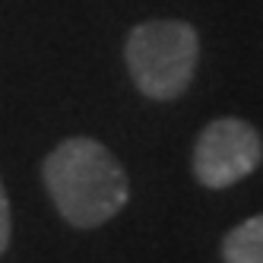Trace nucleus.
Here are the masks:
<instances>
[{"instance_id": "obj_1", "label": "nucleus", "mask_w": 263, "mask_h": 263, "mask_svg": "<svg viewBox=\"0 0 263 263\" xmlns=\"http://www.w3.org/2000/svg\"><path fill=\"white\" fill-rule=\"evenodd\" d=\"M45 191L73 229H99L130 200V181L111 149L92 137L61 140L42 162Z\"/></svg>"}, {"instance_id": "obj_2", "label": "nucleus", "mask_w": 263, "mask_h": 263, "mask_svg": "<svg viewBox=\"0 0 263 263\" xmlns=\"http://www.w3.org/2000/svg\"><path fill=\"white\" fill-rule=\"evenodd\" d=\"M200 58L197 29L184 20H149L130 29L124 61L130 80L146 99L172 102L194 83Z\"/></svg>"}, {"instance_id": "obj_3", "label": "nucleus", "mask_w": 263, "mask_h": 263, "mask_svg": "<svg viewBox=\"0 0 263 263\" xmlns=\"http://www.w3.org/2000/svg\"><path fill=\"white\" fill-rule=\"evenodd\" d=\"M263 162V140L257 127L241 118H216L210 121L194 143V178L210 187L225 191L244 181Z\"/></svg>"}, {"instance_id": "obj_4", "label": "nucleus", "mask_w": 263, "mask_h": 263, "mask_svg": "<svg viewBox=\"0 0 263 263\" xmlns=\"http://www.w3.org/2000/svg\"><path fill=\"white\" fill-rule=\"evenodd\" d=\"M222 260L225 263H263V216H251L248 222L222 238Z\"/></svg>"}, {"instance_id": "obj_5", "label": "nucleus", "mask_w": 263, "mask_h": 263, "mask_svg": "<svg viewBox=\"0 0 263 263\" xmlns=\"http://www.w3.org/2000/svg\"><path fill=\"white\" fill-rule=\"evenodd\" d=\"M10 232H13V222H10V197L4 191V181H0V254L10 248Z\"/></svg>"}]
</instances>
